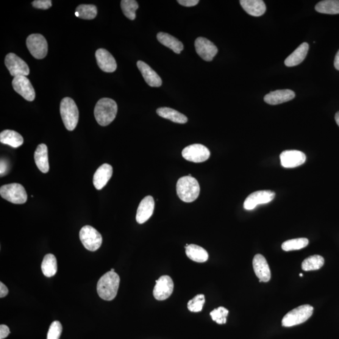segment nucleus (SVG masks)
<instances>
[{"instance_id":"7","label":"nucleus","mask_w":339,"mask_h":339,"mask_svg":"<svg viewBox=\"0 0 339 339\" xmlns=\"http://www.w3.org/2000/svg\"><path fill=\"white\" fill-rule=\"evenodd\" d=\"M79 238L85 248L90 251H96L102 243L101 235L91 226H85L80 229Z\"/></svg>"},{"instance_id":"15","label":"nucleus","mask_w":339,"mask_h":339,"mask_svg":"<svg viewBox=\"0 0 339 339\" xmlns=\"http://www.w3.org/2000/svg\"><path fill=\"white\" fill-rule=\"evenodd\" d=\"M196 51L197 54L205 61L213 60L218 49L212 41L204 37L197 38L195 41Z\"/></svg>"},{"instance_id":"47","label":"nucleus","mask_w":339,"mask_h":339,"mask_svg":"<svg viewBox=\"0 0 339 339\" xmlns=\"http://www.w3.org/2000/svg\"><path fill=\"white\" fill-rule=\"evenodd\" d=\"M300 277H303V274H302V273H300Z\"/></svg>"},{"instance_id":"1","label":"nucleus","mask_w":339,"mask_h":339,"mask_svg":"<svg viewBox=\"0 0 339 339\" xmlns=\"http://www.w3.org/2000/svg\"><path fill=\"white\" fill-rule=\"evenodd\" d=\"M118 113V105L113 99L102 98L97 102L94 108V116L99 125L108 126L115 120Z\"/></svg>"},{"instance_id":"29","label":"nucleus","mask_w":339,"mask_h":339,"mask_svg":"<svg viewBox=\"0 0 339 339\" xmlns=\"http://www.w3.org/2000/svg\"><path fill=\"white\" fill-rule=\"evenodd\" d=\"M41 268L46 277H54L57 271V259L55 256L52 254L46 255L41 263Z\"/></svg>"},{"instance_id":"5","label":"nucleus","mask_w":339,"mask_h":339,"mask_svg":"<svg viewBox=\"0 0 339 339\" xmlns=\"http://www.w3.org/2000/svg\"><path fill=\"white\" fill-rule=\"evenodd\" d=\"M313 307L310 305H304L290 311L282 319L283 327H291L306 322L311 317Z\"/></svg>"},{"instance_id":"26","label":"nucleus","mask_w":339,"mask_h":339,"mask_svg":"<svg viewBox=\"0 0 339 339\" xmlns=\"http://www.w3.org/2000/svg\"><path fill=\"white\" fill-rule=\"evenodd\" d=\"M157 39L164 46L171 49L176 54H179L183 50V45L181 41L168 33L160 32L157 34Z\"/></svg>"},{"instance_id":"17","label":"nucleus","mask_w":339,"mask_h":339,"mask_svg":"<svg viewBox=\"0 0 339 339\" xmlns=\"http://www.w3.org/2000/svg\"><path fill=\"white\" fill-rule=\"evenodd\" d=\"M252 266L256 275L260 279V282H268L271 279V270L266 258L263 255L255 256Z\"/></svg>"},{"instance_id":"6","label":"nucleus","mask_w":339,"mask_h":339,"mask_svg":"<svg viewBox=\"0 0 339 339\" xmlns=\"http://www.w3.org/2000/svg\"><path fill=\"white\" fill-rule=\"evenodd\" d=\"M0 195L2 198L15 204H23L27 201V194L20 183H13L2 186Z\"/></svg>"},{"instance_id":"45","label":"nucleus","mask_w":339,"mask_h":339,"mask_svg":"<svg viewBox=\"0 0 339 339\" xmlns=\"http://www.w3.org/2000/svg\"><path fill=\"white\" fill-rule=\"evenodd\" d=\"M75 15H76L77 17H79V13L77 12L75 13Z\"/></svg>"},{"instance_id":"35","label":"nucleus","mask_w":339,"mask_h":339,"mask_svg":"<svg viewBox=\"0 0 339 339\" xmlns=\"http://www.w3.org/2000/svg\"><path fill=\"white\" fill-rule=\"evenodd\" d=\"M205 296L204 294H197V296L188 302V309L192 312H199L202 310L205 304Z\"/></svg>"},{"instance_id":"3","label":"nucleus","mask_w":339,"mask_h":339,"mask_svg":"<svg viewBox=\"0 0 339 339\" xmlns=\"http://www.w3.org/2000/svg\"><path fill=\"white\" fill-rule=\"evenodd\" d=\"M177 193L182 201L190 203L195 201L200 194L198 181L193 177L185 176L178 180Z\"/></svg>"},{"instance_id":"12","label":"nucleus","mask_w":339,"mask_h":339,"mask_svg":"<svg viewBox=\"0 0 339 339\" xmlns=\"http://www.w3.org/2000/svg\"><path fill=\"white\" fill-rule=\"evenodd\" d=\"M12 86L16 93L20 94L28 101H34L35 91L32 83L27 76H17L14 77L12 80Z\"/></svg>"},{"instance_id":"22","label":"nucleus","mask_w":339,"mask_h":339,"mask_svg":"<svg viewBox=\"0 0 339 339\" xmlns=\"http://www.w3.org/2000/svg\"><path fill=\"white\" fill-rule=\"evenodd\" d=\"M34 160L38 169L44 174L49 171L48 149L46 144L41 143L37 146L34 153Z\"/></svg>"},{"instance_id":"37","label":"nucleus","mask_w":339,"mask_h":339,"mask_svg":"<svg viewBox=\"0 0 339 339\" xmlns=\"http://www.w3.org/2000/svg\"><path fill=\"white\" fill-rule=\"evenodd\" d=\"M62 332V324L59 321L53 322L49 327L47 339H59Z\"/></svg>"},{"instance_id":"33","label":"nucleus","mask_w":339,"mask_h":339,"mask_svg":"<svg viewBox=\"0 0 339 339\" xmlns=\"http://www.w3.org/2000/svg\"><path fill=\"white\" fill-rule=\"evenodd\" d=\"M308 243L309 241L307 238L293 239L284 242L282 244V248L285 251H294L305 248Z\"/></svg>"},{"instance_id":"14","label":"nucleus","mask_w":339,"mask_h":339,"mask_svg":"<svg viewBox=\"0 0 339 339\" xmlns=\"http://www.w3.org/2000/svg\"><path fill=\"white\" fill-rule=\"evenodd\" d=\"M306 158L304 153L298 150H286L280 155V162L283 167L292 168L303 165Z\"/></svg>"},{"instance_id":"44","label":"nucleus","mask_w":339,"mask_h":339,"mask_svg":"<svg viewBox=\"0 0 339 339\" xmlns=\"http://www.w3.org/2000/svg\"><path fill=\"white\" fill-rule=\"evenodd\" d=\"M335 120L336 123H337V124L339 126V111H338V112L335 114Z\"/></svg>"},{"instance_id":"38","label":"nucleus","mask_w":339,"mask_h":339,"mask_svg":"<svg viewBox=\"0 0 339 339\" xmlns=\"http://www.w3.org/2000/svg\"><path fill=\"white\" fill-rule=\"evenodd\" d=\"M51 0H35L32 2V5L36 8L47 10L52 7Z\"/></svg>"},{"instance_id":"42","label":"nucleus","mask_w":339,"mask_h":339,"mask_svg":"<svg viewBox=\"0 0 339 339\" xmlns=\"http://www.w3.org/2000/svg\"><path fill=\"white\" fill-rule=\"evenodd\" d=\"M8 293V289L5 286L4 283L2 282L0 283V297L1 298H4V297L6 296Z\"/></svg>"},{"instance_id":"39","label":"nucleus","mask_w":339,"mask_h":339,"mask_svg":"<svg viewBox=\"0 0 339 339\" xmlns=\"http://www.w3.org/2000/svg\"><path fill=\"white\" fill-rule=\"evenodd\" d=\"M180 5L186 7H192L196 6L199 4V0H179L177 1Z\"/></svg>"},{"instance_id":"34","label":"nucleus","mask_w":339,"mask_h":339,"mask_svg":"<svg viewBox=\"0 0 339 339\" xmlns=\"http://www.w3.org/2000/svg\"><path fill=\"white\" fill-rule=\"evenodd\" d=\"M121 7L124 15L131 20L136 18V11L138 10L139 5L135 0H123L121 2Z\"/></svg>"},{"instance_id":"8","label":"nucleus","mask_w":339,"mask_h":339,"mask_svg":"<svg viewBox=\"0 0 339 339\" xmlns=\"http://www.w3.org/2000/svg\"><path fill=\"white\" fill-rule=\"evenodd\" d=\"M27 47L30 54L37 59H43L48 52V44L43 35L35 33L27 38Z\"/></svg>"},{"instance_id":"4","label":"nucleus","mask_w":339,"mask_h":339,"mask_svg":"<svg viewBox=\"0 0 339 339\" xmlns=\"http://www.w3.org/2000/svg\"><path fill=\"white\" fill-rule=\"evenodd\" d=\"M60 113L66 129L73 131L79 121V110L76 102L71 98H63L60 105Z\"/></svg>"},{"instance_id":"25","label":"nucleus","mask_w":339,"mask_h":339,"mask_svg":"<svg viewBox=\"0 0 339 339\" xmlns=\"http://www.w3.org/2000/svg\"><path fill=\"white\" fill-rule=\"evenodd\" d=\"M185 252L187 257L197 263H204L209 258L206 250L196 244H186Z\"/></svg>"},{"instance_id":"16","label":"nucleus","mask_w":339,"mask_h":339,"mask_svg":"<svg viewBox=\"0 0 339 339\" xmlns=\"http://www.w3.org/2000/svg\"><path fill=\"white\" fill-rule=\"evenodd\" d=\"M97 63L102 71L111 73L115 72L117 68L116 61L107 50L99 49L96 52Z\"/></svg>"},{"instance_id":"9","label":"nucleus","mask_w":339,"mask_h":339,"mask_svg":"<svg viewBox=\"0 0 339 339\" xmlns=\"http://www.w3.org/2000/svg\"><path fill=\"white\" fill-rule=\"evenodd\" d=\"M209 150L201 144H194L186 147L182 151L184 159L194 163H202L209 159Z\"/></svg>"},{"instance_id":"27","label":"nucleus","mask_w":339,"mask_h":339,"mask_svg":"<svg viewBox=\"0 0 339 339\" xmlns=\"http://www.w3.org/2000/svg\"><path fill=\"white\" fill-rule=\"evenodd\" d=\"M0 141L3 144H8L16 149L23 144L24 138L15 131L6 130L3 131L0 134Z\"/></svg>"},{"instance_id":"36","label":"nucleus","mask_w":339,"mask_h":339,"mask_svg":"<svg viewBox=\"0 0 339 339\" xmlns=\"http://www.w3.org/2000/svg\"><path fill=\"white\" fill-rule=\"evenodd\" d=\"M229 311L226 308L219 307L214 310L210 313L211 317L214 321L218 324H224L226 323L227 316L228 315Z\"/></svg>"},{"instance_id":"43","label":"nucleus","mask_w":339,"mask_h":339,"mask_svg":"<svg viewBox=\"0 0 339 339\" xmlns=\"http://www.w3.org/2000/svg\"><path fill=\"white\" fill-rule=\"evenodd\" d=\"M334 66L335 69L339 71V50L337 53V54L335 55L334 60Z\"/></svg>"},{"instance_id":"28","label":"nucleus","mask_w":339,"mask_h":339,"mask_svg":"<svg viewBox=\"0 0 339 339\" xmlns=\"http://www.w3.org/2000/svg\"><path fill=\"white\" fill-rule=\"evenodd\" d=\"M157 113L160 117L169 119V120L176 123L185 124L188 121L187 116L180 113L179 111L170 108H158L157 110Z\"/></svg>"},{"instance_id":"11","label":"nucleus","mask_w":339,"mask_h":339,"mask_svg":"<svg viewBox=\"0 0 339 339\" xmlns=\"http://www.w3.org/2000/svg\"><path fill=\"white\" fill-rule=\"evenodd\" d=\"M275 193L271 190L255 192L247 197L244 202V208L246 210L254 209L258 205L268 204L273 201Z\"/></svg>"},{"instance_id":"23","label":"nucleus","mask_w":339,"mask_h":339,"mask_svg":"<svg viewBox=\"0 0 339 339\" xmlns=\"http://www.w3.org/2000/svg\"><path fill=\"white\" fill-rule=\"evenodd\" d=\"M240 4L247 13L253 16H262L266 10V5L262 0H241Z\"/></svg>"},{"instance_id":"30","label":"nucleus","mask_w":339,"mask_h":339,"mask_svg":"<svg viewBox=\"0 0 339 339\" xmlns=\"http://www.w3.org/2000/svg\"><path fill=\"white\" fill-rule=\"evenodd\" d=\"M316 12L329 15L339 14L338 0H324L320 2L315 6Z\"/></svg>"},{"instance_id":"2","label":"nucleus","mask_w":339,"mask_h":339,"mask_svg":"<svg viewBox=\"0 0 339 339\" xmlns=\"http://www.w3.org/2000/svg\"><path fill=\"white\" fill-rule=\"evenodd\" d=\"M120 278L115 272L109 271L98 281L97 291L100 298L111 301L117 295Z\"/></svg>"},{"instance_id":"31","label":"nucleus","mask_w":339,"mask_h":339,"mask_svg":"<svg viewBox=\"0 0 339 339\" xmlns=\"http://www.w3.org/2000/svg\"><path fill=\"white\" fill-rule=\"evenodd\" d=\"M324 258L321 256H311L303 261L302 268L306 271L318 270L324 266Z\"/></svg>"},{"instance_id":"41","label":"nucleus","mask_w":339,"mask_h":339,"mask_svg":"<svg viewBox=\"0 0 339 339\" xmlns=\"http://www.w3.org/2000/svg\"><path fill=\"white\" fill-rule=\"evenodd\" d=\"M0 166H1V168H0V169H1L0 170V174H1V176L2 177L5 176L8 172V166L7 161L2 159L1 165H0Z\"/></svg>"},{"instance_id":"10","label":"nucleus","mask_w":339,"mask_h":339,"mask_svg":"<svg viewBox=\"0 0 339 339\" xmlns=\"http://www.w3.org/2000/svg\"><path fill=\"white\" fill-rule=\"evenodd\" d=\"M5 63L10 74L14 77L27 76L30 74V69L27 63L13 53L7 55Z\"/></svg>"},{"instance_id":"21","label":"nucleus","mask_w":339,"mask_h":339,"mask_svg":"<svg viewBox=\"0 0 339 339\" xmlns=\"http://www.w3.org/2000/svg\"><path fill=\"white\" fill-rule=\"evenodd\" d=\"M294 97H295V93L292 90H277L266 94L264 98V101L269 104L277 105L290 101Z\"/></svg>"},{"instance_id":"19","label":"nucleus","mask_w":339,"mask_h":339,"mask_svg":"<svg viewBox=\"0 0 339 339\" xmlns=\"http://www.w3.org/2000/svg\"><path fill=\"white\" fill-rule=\"evenodd\" d=\"M113 170L109 164L104 163L97 169L93 177V184L97 190H101L113 176Z\"/></svg>"},{"instance_id":"32","label":"nucleus","mask_w":339,"mask_h":339,"mask_svg":"<svg viewBox=\"0 0 339 339\" xmlns=\"http://www.w3.org/2000/svg\"><path fill=\"white\" fill-rule=\"evenodd\" d=\"M76 12L79 13L80 18L92 20L96 18L98 10L94 5H80L76 8Z\"/></svg>"},{"instance_id":"13","label":"nucleus","mask_w":339,"mask_h":339,"mask_svg":"<svg viewBox=\"0 0 339 339\" xmlns=\"http://www.w3.org/2000/svg\"><path fill=\"white\" fill-rule=\"evenodd\" d=\"M174 284L173 280L167 275H163L156 281L154 289V296L157 300H165L173 293Z\"/></svg>"},{"instance_id":"20","label":"nucleus","mask_w":339,"mask_h":339,"mask_svg":"<svg viewBox=\"0 0 339 339\" xmlns=\"http://www.w3.org/2000/svg\"><path fill=\"white\" fill-rule=\"evenodd\" d=\"M137 67L142 74L144 80L150 86L158 88L162 86V80L160 77L145 62L139 60L137 62Z\"/></svg>"},{"instance_id":"18","label":"nucleus","mask_w":339,"mask_h":339,"mask_svg":"<svg viewBox=\"0 0 339 339\" xmlns=\"http://www.w3.org/2000/svg\"><path fill=\"white\" fill-rule=\"evenodd\" d=\"M155 201L153 197H144L138 207L136 219L138 224H143L151 218L154 212Z\"/></svg>"},{"instance_id":"40","label":"nucleus","mask_w":339,"mask_h":339,"mask_svg":"<svg viewBox=\"0 0 339 339\" xmlns=\"http://www.w3.org/2000/svg\"><path fill=\"white\" fill-rule=\"evenodd\" d=\"M10 329L5 325L0 326V339H4L10 334Z\"/></svg>"},{"instance_id":"46","label":"nucleus","mask_w":339,"mask_h":339,"mask_svg":"<svg viewBox=\"0 0 339 339\" xmlns=\"http://www.w3.org/2000/svg\"><path fill=\"white\" fill-rule=\"evenodd\" d=\"M111 271L115 272V269H113V268L111 269Z\"/></svg>"},{"instance_id":"24","label":"nucleus","mask_w":339,"mask_h":339,"mask_svg":"<svg viewBox=\"0 0 339 339\" xmlns=\"http://www.w3.org/2000/svg\"><path fill=\"white\" fill-rule=\"evenodd\" d=\"M309 49V46L306 43L301 44L295 51L289 55L285 60V65L287 67L298 66L304 60Z\"/></svg>"}]
</instances>
